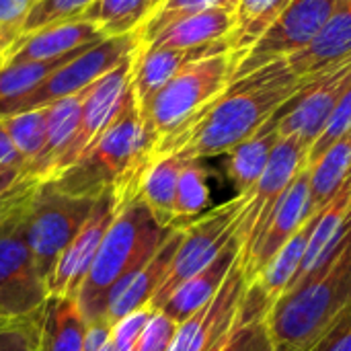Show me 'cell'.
<instances>
[{"label":"cell","instance_id":"cell-1","mask_svg":"<svg viewBox=\"0 0 351 351\" xmlns=\"http://www.w3.org/2000/svg\"><path fill=\"white\" fill-rule=\"evenodd\" d=\"M313 80L296 76L286 60L257 68L228 82L183 128L158 140L152 150V160L167 154H177L183 160L228 154L234 146L276 119Z\"/></svg>","mask_w":351,"mask_h":351},{"label":"cell","instance_id":"cell-2","mask_svg":"<svg viewBox=\"0 0 351 351\" xmlns=\"http://www.w3.org/2000/svg\"><path fill=\"white\" fill-rule=\"evenodd\" d=\"M152 150L154 140L144 128L132 86L121 111L95 148L51 183L78 197H99L103 191H113L125 208L138 199L142 177L152 162Z\"/></svg>","mask_w":351,"mask_h":351},{"label":"cell","instance_id":"cell-3","mask_svg":"<svg viewBox=\"0 0 351 351\" xmlns=\"http://www.w3.org/2000/svg\"><path fill=\"white\" fill-rule=\"evenodd\" d=\"M351 311V241L300 288L286 292L269 311L274 351H313Z\"/></svg>","mask_w":351,"mask_h":351},{"label":"cell","instance_id":"cell-4","mask_svg":"<svg viewBox=\"0 0 351 351\" xmlns=\"http://www.w3.org/2000/svg\"><path fill=\"white\" fill-rule=\"evenodd\" d=\"M171 230L154 220L142 199H134L117 214L76 296L88 323L105 319L111 292L150 261Z\"/></svg>","mask_w":351,"mask_h":351},{"label":"cell","instance_id":"cell-5","mask_svg":"<svg viewBox=\"0 0 351 351\" xmlns=\"http://www.w3.org/2000/svg\"><path fill=\"white\" fill-rule=\"evenodd\" d=\"M230 51L204 58L183 68L144 107H140L144 128L154 140V146L165 136L183 128L214 97H218L230 82Z\"/></svg>","mask_w":351,"mask_h":351},{"label":"cell","instance_id":"cell-6","mask_svg":"<svg viewBox=\"0 0 351 351\" xmlns=\"http://www.w3.org/2000/svg\"><path fill=\"white\" fill-rule=\"evenodd\" d=\"M35 187L31 183L0 214V306L19 321L35 317L49 296L27 243V206Z\"/></svg>","mask_w":351,"mask_h":351},{"label":"cell","instance_id":"cell-7","mask_svg":"<svg viewBox=\"0 0 351 351\" xmlns=\"http://www.w3.org/2000/svg\"><path fill=\"white\" fill-rule=\"evenodd\" d=\"M95 199L64 193L51 181L37 183L33 189L27 206V243L45 284L60 255L86 222Z\"/></svg>","mask_w":351,"mask_h":351},{"label":"cell","instance_id":"cell-8","mask_svg":"<svg viewBox=\"0 0 351 351\" xmlns=\"http://www.w3.org/2000/svg\"><path fill=\"white\" fill-rule=\"evenodd\" d=\"M247 197L249 193H237V197H232L230 202L216 206L214 210L202 214L199 218L183 226V241L173 257L171 269L150 302L154 311H160L183 282H187L191 276L210 265L216 255L226 247V243L237 232Z\"/></svg>","mask_w":351,"mask_h":351},{"label":"cell","instance_id":"cell-9","mask_svg":"<svg viewBox=\"0 0 351 351\" xmlns=\"http://www.w3.org/2000/svg\"><path fill=\"white\" fill-rule=\"evenodd\" d=\"M343 0H292L265 35L232 66L230 82L302 51L323 31Z\"/></svg>","mask_w":351,"mask_h":351},{"label":"cell","instance_id":"cell-10","mask_svg":"<svg viewBox=\"0 0 351 351\" xmlns=\"http://www.w3.org/2000/svg\"><path fill=\"white\" fill-rule=\"evenodd\" d=\"M308 165V146L296 136L280 138L274 154L259 177L257 185L249 191L247 204L241 212L234 237L241 243V257L251 251L255 241L269 224L278 204L294 183V179Z\"/></svg>","mask_w":351,"mask_h":351},{"label":"cell","instance_id":"cell-11","mask_svg":"<svg viewBox=\"0 0 351 351\" xmlns=\"http://www.w3.org/2000/svg\"><path fill=\"white\" fill-rule=\"evenodd\" d=\"M140 43L142 41L138 33L121 35V37H105L93 47L84 49L72 62L49 74L31 95L23 99V103L16 107L14 113L47 107L58 99L82 93L84 88L95 84L101 76L117 68L128 56H132L140 47Z\"/></svg>","mask_w":351,"mask_h":351},{"label":"cell","instance_id":"cell-12","mask_svg":"<svg viewBox=\"0 0 351 351\" xmlns=\"http://www.w3.org/2000/svg\"><path fill=\"white\" fill-rule=\"evenodd\" d=\"M138 51V49H136ZM136 51L128 56L117 68L101 76L86 93L80 113L78 132L74 136V142L66 156L60 162V169L53 179H58L62 173H66L70 167H74L78 160H82L95 144L101 140V136L107 132V128L113 123L117 113L121 111L130 90H132V76H134V62ZM51 179V181H53Z\"/></svg>","mask_w":351,"mask_h":351},{"label":"cell","instance_id":"cell-13","mask_svg":"<svg viewBox=\"0 0 351 351\" xmlns=\"http://www.w3.org/2000/svg\"><path fill=\"white\" fill-rule=\"evenodd\" d=\"M245 292L247 282L239 257L216 296L179 325L169 351H222L239 321Z\"/></svg>","mask_w":351,"mask_h":351},{"label":"cell","instance_id":"cell-14","mask_svg":"<svg viewBox=\"0 0 351 351\" xmlns=\"http://www.w3.org/2000/svg\"><path fill=\"white\" fill-rule=\"evenodd\" d=\"M121 210L123 206L119 204L113 191H103L95 199V206L86 222L72 239V243L66 247V251L60 255L53 267V274L47 282L49 296H78L101 249V243Z\"/></svg>","mask_w":351,"mask_h":351},{"label":"cell","instance_id":"cell-15","mask_svg":"<svg viewBox=\"0 0 351 351\" xmlns=\"http://www.w3.org/2000/svg\"><path fill=\"white\" fill-rule=\"evenodd\" d=\"M351 80V58L308 82L278 115L280 138L296 136L308 150L325 130Z\"/></svg>","mask_w":351,"mask_h":351},{"label":"cell","instance_id":"cell-16","mask_svg":"<svg viewBox=\"0 0 351 351\" xmlns=\"http://www.w3.org/2000/svg\"><path fill=\"white\" fill-rule=\"evenodd\" d=\"M313 216L311 212V171L308 165L294 179L282 202L278 204L269 224L255 241L251 251L241 257V267L245 274V282H253L259 271L276 257V253L306 224Z\"/></svg>","mask_w":351,"mask_h":351},{"label":"cell","instance_id":"cell-17","mask_svg":"<svg viewBox=\"0 0 351 351\" xmlns=\"http://www.w3.org/2000/svg\"><path fill=\"white\" fill-rule=\"evenodd\" d=\"M103 39H105L103 31L86 19L56 23V25L19 35L16 41L4 51L0 66L56 60L78 47L93 45Z\"/></svg>","mask_w":351,"mask_h":351},{"label":"cell","instance_id":"cell-18","mask_svg":"<svg viewBox=\"0 0 351 351\" xmlns=\"http://www.w3.org/2000/svg\"><path fill=\"white\" fill-rule=\"evenodd\" d=\"M224 51H230L228 41L204 47H150L140 43L132 76L138 107H144L171 78H175L189 64Z\"/></svg>","mask_w":351,"mask_h":351},{"label":"cell","instance_id":"cell-19","mask_svg":"<svg viewBox=\"0 0 351 351\" xmlns=\"http://www.w3.org/2000/svg\"><path fill=\"white\" fill-rule=\"evenodd\" d=\"M183 241V226L181 228H173L171 234L167 237V241L160 245V249L150 257V261L146 265H142L138 271H134L130 278H125L109 296L107 300V308H105V319L113 325L119 319L150 306L154 294L158 292V288L162 286L173 257L179 249Z\"/></svg>","mask_w":351,"mask_h":351},{"label":"cell","instance_id":"cell-20","mask_svg":"<svg viewBox=\"0 0 351 351\" xmlns=\"http://www.w3.org/2000/svg\"><path fill=\"white\" fill-rule=\"evenodd\" d=\"M88 88H84L82 93L58 99V101L47 105L45 146H43L41 154L37 156V160L27 167V171L23 175L25 179L45 183V181H51L56 177V173L60 169V162L66 156V152L70 150V146L74 142V136L78 132L82 103H84V97H86Z\"/></svg>","mask_w":351,"mask_h":351},{"label":"cell","instance_id":"cell-21","mask_svg":"<svg viewBox=\"0 0 351 351\" xmlns=\"http://www.w3.org/2000/svg\"><path fill=\"white\" fill-rule=\"evenodd\" d=\"M348 58H351V0H343L313 43L286 62L296 76L317 78Z\"/></svg>","mask_w":351,"mask_h":351},{"label":"cell","instance_id":"cell-22","mask_svg":"<svg viewBox=\"0 0 351 351\" xmlns=\"http://www.w3.org/2000/svg\"><path fill=\"white\" fill-rule=\"evenodd\" d=\"M239 257H241V243L237 237H232L210 265H206L202 271L191 276L171 294V298L165 302L160 313H165L177 325L185 323L216 296V292L220 290L222 282L226 280L228 271L232 269Z\"/></svg>","mask_w":351,"mask_h":351},{"label":"cell","instance_id":"cell-23","mask_svg":"<svg viewBox=\"0 0 351 351\" xmlns=\"http://www.w3.org/2000/svg\"><path fill=\"white\" fill-rule=\"evenodd\" d=\"M88 321L72 296H47L39 317L37 351H82Z\"/></svg>","mask_w":351,"mask_h":351},{"label":"cell","instance_id":"cell-24","mask_svg":"<svg viewBox=\"0 0 351 351\" xmlns=\"http://www.w3.org/2000/svg\"><path fill=\"white\" fill-rule=\"evenodd\" d=\"M234 25V8L218 6L175 21L154 39L142 45L150 47H204L228 41Z\"/></svg>","mask_w":351,"mask_h":351},{"label":"cell","instance_id":"cell-25","mask_svg":"<svg viewBox=\"0 0 351 351\" xmlns=\"http://www.w3.org/2000/svg\"><path fill=\"white\" fill-rule=\"evenodd\" d=\"M315 224H317V214L311 216L306 220V224L259 271V276L253 282L247 284L251 290H255L263 298V302L269 306V311L284 296V292L288 290V286L294 282V278H296V274L300 269L302 257L306 253V245H308V239L313 234Z\"/></svg>","mask_w":351,"mask_h":351},{"label":"cell","instance_id":"cell-26","mask_svg":"<svg viewBox=\"0 0 351 351\" xmlns=\"http://www.w3.org/2000/svg\"><path fill=\"white\" fill-rule=\"evenodd\" d=\"M278 142L280 132L276 117L226 154V173L234 183L237 193H249L257 185Z\"/></svg>","mask_w":351,"mask_h":351},{"label":"cell","instance_id":"cell-27","mask_svg":"<svg viewBox=\"0 0 351 351\" xmlns=\"http://www.w3.org/2000/svg\"><path fill=\"white\" fill-rule=\"evenodd\" d=\"M183 162L177 154L158 156L150 162L140 183L138 199L144 202L154 220L165 228H175V193Z\"/></svg>","mask_w":351,"mask_h":351},{"label":"cell","instance_id":"cell-28","mask_svg":"<svg viewBox=\"0 0 351 351\" xmlns=\"http://www.w3.org/2000/svg\"><path fill=\"white\" fill-rule=\"evenodd\" d=\"M93 45L78 47L62 58H56V60L0 66V117L12 115L16 111V107L23 103V99L27 95H31L49 74H53L58 68L66 66L68 62H72L76 56H80L84 49H88Z\"/></svg>","mask_w":351,"mask_h":351},{"label":"cell","instance_id":"cell-29","mask_svg":"<svg viewBox=\"0 0 351 351\" xmlns=\"http://www.w3.org/2000/svg\"><path fill=\"white\" fill-rule=\"evenodd\" d=\"M292 0H239L234 6V25L228 37L232 66L241 60L280 19Z\"/></svg>","mask_w":351,"mask_h":351},{"label":"cell","instance_id":"cell-30","mask_svg":"<svg viewBox=\"0 0 351 351\" xmlns=\"http://www.w3.org/2000/svg\"><path fill=\"white\" fill-rule=\"evenodd\" d=\"M311 171V212L319 214L351 177V132L337 140Z\"/></svg>","mask_w":351,"mask_h":351},{"label":"cell","instance_id":"cell-31","mask_svg":"<svg viewBox=\"0 0 351 351\" xmlns=\"http://www.w3.org/2000/svg\"><path fill=\"white\" fill-rule=\"evenodd\" d=\"M267 315L269 306L255 290L247 286L239 321L222 351H274Z\"/></svg>","mask_w":351,"mask_h":351},{"label":"cell","instance_id":"cell-32","mask_svg":"<svg viewBox=\"0 0 351 351\" xmlns=\"http://www.w3.org/2000/svg\"><path fill=\"white\" fill-rule=\"evenodd\" d=\"M152 8L154 0H95L82 19L95 23L105 37H121L138 33Z\"/></svg>","mask_w":351,"mask_h":351},{"label":"cell","instance_id":"cell-33","mask_svg":"<svg viewBox=\"0 0 351 351\" xmlns=\"http://www.w3.org/2000/svg\"><path fill=\"white\" fill-rule=\"evenodd\" d=\"M210 204L208 173L202 160H185L177 181L175 193V228L187 226L199 218Z\"/></svg>","mask_w":351,"mask_h":351},{"label":"cell","instance_id":"cell-34","mask_svg":"<svg viewBox=\"0 0 351 351\" xmlns=\"http://www.w3.org/2000/svg\"><path fill=\"white\" fill-rule=\"evenodd\" d=\"M2 125L14 144V148L23 154L27 160V167L37 160L45 146V136H47V107L39 109H29V111H19L12 115L0 117ZM27 171V169H25Z\"/></svg>","mask_w":351,"mask_h":351},{"label":"cell","instance_id":"cell-35","mask_svg":"<svg viewBox=\"0 0 351 351\" xmlns=\"http://www.w3.org/2000/svg\"><path fill=\"white\" fill-rule=\"evenodd\" d=\"M239 0H162L144 21L140 27L138 35L142 43H148L154 39L162 29L173 25L175 21H181L185 16L197 14L208 8H218V6H228L234 8Z\"/></svg>","mask_w":351,"mask_h":351},{"label":"cell","instance_id":"cell-36","mask_svg":"<svg viewBox=\"0 0 351 351\" xmlns=\"http://www.w3.org/2000/svg\"><path fill=\"white\" fill-rule=\"evenodd\" d=\"M93 2L95 0H35L21 27V35L56 25V23L82 19L84 10Z\"/></svg>","mask_w":351,"mask_h":351},{"label":"cell","instance_id":"cell-37","mask_svg":"<svg viewBox=\"0 0 351 351\" xmlns=\"http://www.w3.org/2000/svg\"><path fill=\"white\" fill-rule=\"evenodd\" d=\"M351 132V80L343 93V97L339 99L333 115L329 117L325 130L321 132V136L315 140V144L308 150V167L315 165L337 140H341L346 134Z\"/></svg>","mask_w":351,"mask_h":351},{"label":"cell","instance_id":"cell-38","mask_svg":"<svg viewBox=\"0 0 351 351\" xmlns=\"http://www.w3.org/2000/svg\"><path fill=\"white\" fill-rule=\"evenodd\" d=\"M179 325L169 319L165 313L156 311L152 315V319L148 321L146 329L142 331L136 351H169L171 343L177 335Z\"/></svg>","mask_w":351,"mask_h":351},{"label":"cell","instance_id":"cell-39","mask_svg":"<svg viewBox=\"0 0 351 351\" xmlns=\"http://www.w3.org/2000/svg\"><path fill=\"white\" fill-rule=\"evenodd\" d=\"M39 317H41V311L33 319H29L12 329L2 331L0 333V351H37Z\"/></svg>","mask_w":351,"mask_h":351},{"label":"cell","instance_id":"cell-40","mask_svg":"<svg viewBox=\"0 0 351 351\" xmlns=\"http://www.w3.org/2000/svg\"><path fill=\"white\" fill-rule=\"evenodd\" d=\"M35 0H0V25L16 29L21 33V27L31 10Z\"/></svg>","mask_w":351,"mask_h":351},{"label":"cell","instance_id":"cell-41","mask_svg":"<svg viewBox=\"0 0 351 351\" xmlns=\"http://www.w3.org/2000/svg\"><path fill=\"white\" fill-rule=\"evenodd\" d=\"M25 169H27V160L10 142V138L2 125V119H0V171H14V173L25 175Z\"/></svg>","mask_w":351,"mask_h":351},{"label":"cell","instance_id":"cell-42","mask_svg":"<svg viewBox=\"0 0 351 351\" xmlns=\"http://www.w3.org/2000/svg\"><path fill=\"white\" fill-rule=\"evenodd\" d=\"M313 351H351V311Z\"/></svg>","mask_w":351,"mask_h":351},{"label":"cell","instance_id":"cell-43","mask_svg":"<svg viewBox=\"0 0 351 351\" xmlns=\"http://www.w3.org/2000/svg\"><path fill=\"white\" fill-rule=\"evenodd\" d=\"M31 183H37V181H31V179H23V181H21V183H19V185H16L14 189H10V191H8L6 195H2V197H0V214H2V212H4L6 208H10V206L14 204V199H16V197H19V195H21V193H23V191H25V189H27V187H29Z\"/></svg>","mask_w":351,"mask_h":351},{"label":"cell","instance_id":"cell-44","mask_svg":"<svg viewBox=\"0 0 351 351\" xmlns=\"http://www.w3.org/2000/svg\"><path fill=\"white\" fill-rule=\"evenodd\" d=\"M25 177L21 173H14V171H0V197L6 195L10 189H14Z\"/></svg>","mask_w":351,"mask_h":351},{"label":"cell","instance_id":"cell-45","mask_svg":"<svg viewBox=\"0 0 351 351\" xmlns=\"http://www.w3.org/2000/svg\"><path fill=\"white\" fill-rule=\"evenodd\" d=\"M33 319V317H31ZM25 321H29V319H23V321H19V319H12L10 315H6L4 313V308L0 306V333L2 331H6V329H12V327H16V325H21V323H25Z\"/></svg>","mask_w":351,"mask_h":351},{"label":"cell","instance_id":"cell-46","mask_svg":"<svg viewBox=\"0 0 351 351\" xmlns=\"http://www.w3.org/2000/svg\"><path fill=\"white\" fill-rule=\"evenodd\" d=\"M21 33L16 31V29H10V27H4V25H0V43H4V45H12L14 41H16V37H19Z\"/></svg>","mask_w":351,"mask_h":351},{"label":"cell","instance_id":"cell-47","mask_svg":"<svg viewBox=\"0 0 351 351\" xmlns=\"http://www.w3.org/2000/svg\"><path fill=\"white\" fill-rule=\"evenodd\" d=\"M10 45H4V43H0V64H2V58H4V51L8 49Z\"/></svg>","mask_w":351,"mask_h":351},{"label":"cell","instance_id":"cell-48","mask_svg":"<svg viewBox=\"0 0 351 351\" xmlns=\"http://www.w3.org/2000/svg\"><path fill=\"white\" fill-rule=\"evenodd\" d=\"M160 2H162V0H154V8H156V6H158ZM154 8H152V10H154Z\"/></svg>","mask_w":351,"mask_h":351}]
</instances>
